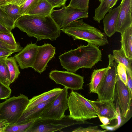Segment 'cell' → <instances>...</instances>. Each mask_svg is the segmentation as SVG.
I'll list each match as a JSON object with an SVG mask.
<instances>
[{"instance_id":"cell-19","label":"cell","mask_w":132,"mask_h":132,"mask_svg":"<svg viewBox=\"0 0 132 132\" xmlns=\"http://www.w3.org/2000/svg\"><path fill=\"white\" fill-rule=\"evenodd\" d=\"M121 34V47L128 58L132 59V25Z\"/></svg>"},{"instance_id":"cell-34","label":"cell","mask_w":132,"mask_h":132,"mask_svg":"<svg viewBox=\"0 0 132 132\" xmlns=\"http://www.w3.org/2000/svg\"><path fill=\"white\" fill-rule=\"evenodd\" d=\"M106 130H101L98 128V126H89L86 128L79 127L72 131L73 132H104Z\"/></svg>"},{"instance_id":"cell-23","label":"cell","mask_w":132,"mask_h":132,"mask_svg":"<svg viewBox=\"0 0 132 132\" xmlns=\"http://www.w3.org/2000/svg\"><path fill=\"white\" fill-rule=\"evenodd\" d=\"M113 53L114 61L117 64L122 63L126 69L132 71V59L127 57L122 48L113 50Z\"/></svg>"},{"instance_id":"cell-17","label":"cell","mask_w":132,"mask_h":132,"mask_svg":"<svg viewBox=\"0 0 132 132\" xmlns=\"http://www.w3.org/2000/svg\"><path fill=\"white\" fill-rule=\"evenodd\" d=\"M120 7V4L117 7L111 9L103 19L104 33L109 37H111L116 32V26Z\"/></svg>"},{"instance_id":"cell-30","label":"cell","mask_w":132,"mask_h":132,"mask_svg":"<svg viewBox=\"0 0 132 132\" xmlns=\"http://www.w3.org/2000/svg\"><path fill=\"white\" fill-rule=\"evenodd\" d=\"M89 0H70L68 6L88 11Z\"/></svg>"},{"instance_id":"cell-21","label":"cell","mask_w":132,"mask_h":132,"mask_svg":"<svg viewBox=\"0 0 132 132\" xmlns=\"http://www.w3.org/2000/svg\"><path fill=\"white\" fill-rule=\"evenodd\" d=\"M108 67L94 70L92 72L90 82L89 84L90 93H96L98 85L105 76Z\"/></svg>"},{"instance_id":"cell-6","label":"cell","mask_w":132,"mask_h":132,"mask_svg":"<svg viewBox=\"0 0 132 132\" xmlns=\"http://www.w3.org/2000/svg\"><path fill=\"white\" fill-rule=\"evenodd\" d=\"M108 69L105 76L98 85L96 93L98 101H114V90L117 75V64L112 55H108Z\"/></svg>"},{"instance_id":"cell-38","label":"cell","mask_w":132,"mask_h":132,"mask_svg":"<svg viewBox=\"0 0 132 132\" xmlns=\"http://www.w3.org/2000/svg\"><path fill=\"white\" fill-rule=\"evenodd\" d=\"M13 53V52L0 48V60L6 58Z\"/></svg>"},{"instance_id":"cell-3","label":"cell","mask_w":132,"mask_h":132,"mask_svg":"<svg viewBox=\"0 0 132 132\" xmlns=\"http://www.w3.org/2000/svg\"><path fill=\"white\" fill-rule=\"evenodd\" d=\"M61 30L74 40L80 39L96 46L109 44L106 35L97 28L85 22L82 19L71 23Z\"/></svg>"},{"instance_id":"cell-42","label":"cell","mask_w":132,"mask_h":132,"mask_svg":"<svg viewBox=\"0 0 132 132\" xmlns=\"http://www.w3.org/2000/svg\"><path fill=\"white\" fill-rule=\"evenodd\" d=\"M99 126L103 129H105L107 131H113L116 129L115 125L108 126L107 125H104L103 124L100 125Z\"/></svg>"},{"instance_id":"cell-44","label":"cell","mask_w":132,"mask_h":132,"mask_svg":"<svg viewBox=\"0 0 132 132\" xmlns=\"http://www.w3.org/2000/svg\"><path fill=\"white\" fill-rule=\"evenodd\" d=\"M13 0H0V7L10 4Z\"/></svg>"},{"instance_id":"cell-43","label":"cell","mask_w":132,"mask_h":132,"mask_svg":"<svg viewBox=\"0 0 132 132\" xmlns=\"http://www.w3.org/2000/svg\"><path fill=\"white\" fill-rule=\"evenodd\" d=\"M27 0H13L10 3L14 4H16L20 6L24 3Z\"/></svg>"},{"instance_id":"cell-22","label":"cell","mask_w":132,"mask_h":132,"mask_svg":"<svg viewBox=\"0 0 132 132\" xmlns=\"http://www.w3.org/2000/svg\"><path fill=\"white\" fill-rule=\"evenodd\" d=\"M53 9L46 0H40L36 7L27 14L48 16L51 14Z\"/></svg>"},{"instance_id":"cell-8","label":"cell","mask_w":132,"mask_h":132,"mask_svg":"<svg viewBox=\"0 0 132 132\" xmlns=\"http://www.w3.org/2000/svg\"><path fill=\"white\" fill-rule=\"evenodd\" d=\"M87 11L64 6L59 10H53L51 15L61 29L64 28L72 22L82 18L88 17Z\"/></svg>"},{"instance_id":"cell-16","label":"cell","mask_w":132,"mask_h":132,"mask_svg":"<svg viewBox=\"0 0 132 132\" xmlns=\"http://www.w3.org/2000/svg\"><path fill=\"white\" fill-rule=\"evenodd\" d=\"M58 95L38 104L32 109L23 112L15 124H25L39 118L42 113L51 104Z\"/></svg>"},{"instance_id":"cell-9","label":"cell","mask_w":132,"mask_h":132,"mask_svg":"<svg viewBox=\"0 0 132 132\" xmlns=\"http://www.w3.org/2000/svg\"><path fill=\"white\" fill-rule=\"evenodd\" d=\"M68 89L64 87L51 104L42 113L39 118L43 119H61L64 117L68 108Z\"/></svg>"},{"instance_id":"cell-36","label":"cell","mask_w":132,"mask_h":132,"mask_svg":"<svg viewBox=\"0 0 132 132\" xmlns=\"http://www.w3.org/2000/svg\"><path fill=\"white\" fill-rule=\"evenodd\" d=\"M126 70L127 77V85L130 94L132 96V71H130L126 69Z\"/></svg>"},{"instance_id":"cell-29","label":"cell","mask_w":132,"mask_h":132,"mask_svg":"<svg viewBox=\"0 0 132 132\" xmlns=\"http://www.w3.org/2000/svg\"><path fill=\"white\" fill-rule=\"evenodd\" d=\"M0 23L11 30L15 27V22L0 7Z\"/></svg>"},{"instance_id":"cell-7","label":"cell","mask_w":132,"mask_h":132,"mask_svg":"<svg viewBox=\"0 0 132 132\" xmlns=\"http://www.w3.org/2000/svg\"><path fill=\"white\" fill-rule=\"evenodd\" d=\"M84 121L73 120L69 116L60 119H43L39 118L34 120L26 132H52L75 125L84 123Z\"/></svg>"},{"instance_id":"cell-26","label":"cell","mask_w":132,"mask_h":132,"mask_svg":"<svg viewBox=\"0 0 132 132\" xmlns=\"http://www.w3.org/2000/svg\"><path fill=\"white\" fill-rule=\"evenodd\" d=\"M0 81L8 87L11 84L10 74L5 59L0 60Z\"/></svg>"},{"instance_id":"cell-1","label":"cell","mask_w":132,"mask_h":132,"mask_svg":"<svg viewBox=\"0 0 132 132\" xmlns=\"http://www.w3.org/2000/svg\"><path fill=\"white\" fill-rule=\"evenodd\" d=\"M15 26L29 37L36 38L37 41L47 39L55 40L60 36L61 29L51 15H23L15 22Z\"/></svg>"},{"instance_id":"cell-2","label":"cell","mask_w":132,"mask_h":132,"mask_svg":"<svg viewBox=\"0 0 132 132\" xmlns=\"http://www.w3.org/2000/svg\"><path fill=\"white\" fill-rule=\"evenodd\" d=\"M102 55L97 46L88 43L64 53L59 57L63 68L75 73L81 68H92L101 61Z\"/></svg>"},{"instance_id":"cell-27","label":"cell","mask_w":132,"mask_h":132,"mask_svg":"<svg viewBox=\"0 0 132 132\" xmlns=\"http://www.w3.org/2000/svg\"><path fill=\"white\" fill-rule=\"evenodd\" d=\"M34 120L23 124H15L8 126L4 132H26L30 127Z\"/></svg>"},{"instance_id":"cell-45","label":"cell","mask_w":132,"mask_h":132,"mask_svg":"<svg viewBox=\"0 0 132 132\" xmlns=\"http://www.w3.org/2000/svg\"><path fill=\"white\" fill-rule=\"evenodd\" d=\"M100 2L101 1V0H98Z\"/></svg>"},{"instance_id":"cell-10","label":"cell","mask_w":132,"mask_h":132,"mask_svg":"<svg viewBox=\"0 0 132 132\" xmlns=\"http://www.w3.org/2000/svg\"><path fill=\"white\" fill-rule=\"evenodd\" d=\"M49 78L56 84L72 90L82 89L84 83L83 77L68 71L52 70L49 73Z\"/></svg>"},{"instance_id":"cell-28","label":"cell","mask_w":132,"mask_h":132,"mask_svg":"<svg viewBox=\"0 0 132 132\" xmlns=\"http://www.w3.org/2000/svg\"><path fill=\"white\" fill-rule=\"evenodd\" d=\"M40 0H27L19 6L20 12L21 15L27 14L34 9L37 6Z\"/></svg>"},{"instance_id":"cell-18","label":"cell","mask_w":132,"mask_h":132,"mask_svg":"<svg viewBox=\"0 0 132 132\" xmlns=\"http://www.w3.org/2000/svg\"><path fill=\"white\" fill-rule=\"evenodd\" d=\"M62 89L59 88H54L40 95L34 96L29 100V103L23 112H27L32 109L38 104L45 102L58 95Z\"/></svg>"},{"instance_id":"cell-32","label":"cell","mask_w":132,"mask_h":132,"mask_svg":"<svg viewBox=\"0 0 132 132\" xmlns=\"http://www.w3.org/2000/svg\"><path fill=\"white\" fill-rule=\"evenodd\" d=\"M117 71L118 76L121 80L127 85V77L125 65L122 63H119L117 66Z\"/></svg>"},{"instance_id":"cell-13","label":"cell","mask_w":132,"mask_h":132,"mask_svg":"<svg viewBox=\"0 0 132 132\" xmlns=\"http://www.w3.org/2000/svg\"><path fill=\"white\" fill-rule=\"evenodd\" d=\"M38 46L31 43L14 56L20 68L22 69L32 68L35 61Z\"/></svg>"},{"instance_id":"cell-15","label":"cell","mask_w":132,"mask_h":132,"mask_svg":"<svg viewBox=\"0 0 132 132\" xmlns=\"http://www.w3.org/2000/svg\"><path fill=\"white\" fill-rule=\"evenodd\" d=\"M96 110L97 116L108 118L110 121L117 119V113L113 102L109 101H94L89 100Z\"/></svg>"},{"instance_id":"cell-40","label":"cell","mask_w":132,"mask_h":132,"mask_svg":"<svg viewBox=\"0 0 132 132\" xmlns=\"http://www.w3.org/2000/svg\"><path fill=\"white\" fill-rule=\"evenodd\" d=\"M5 32L10 34H13L11 30L0 23V33Z\"/></svg>"},{"instance_id":"cell-24","label":"cell","mask_w":132,"mask_h":132,"mask_svg":"<svg viewBox=\"0 0 132 132\" xmlns=\"http://www.w3.org/2000/svg\"><path fill=\"white\" fill-rule=\"evenodd\" d=\"M5 61L10 73V83L11 84L18 78L20 73L19 65L14 56L7 57L5 59Z\"/></svg>"},{"instance_id":"cell-37","label":"cell","mask_w":132,"mask_h":132,"mask_svg":"<svg viewBox=\"0 0 132 132\" xmlns=\"http://www.w3.org/2000/svg\"><path fill=\"white\" fill-rule=\"evenodd\" d=\"M53 7H60L65 5L67 0H46Z\"/></svg>"},{"instance_id":"cell-12","label":"cell","mask_w":132,"mask_h":132,"mask_svg":"<svg viewBox=\"0 0 132 132\" xmlns=\"http://www.w3.org/2000/svg\"><path fill=\"white\" fill-rule=\"evenodd\" d=\"M55 48L51 44H44L38 46L35 61L32 68L34 70L41 74L44 71L49 62L54 57Z\"/></svg>"},{"instance_id":"cell-25","label":"cell","mask_w":132,"mask_h":132,"mask_svg":"<svg viewBox=\"0 0 132 132\" xmlns=\"http://www.w3.org/2000/svg\"><path fill=\"white\" fill-rule=\"evenodd\" d=\"M15 22L21 16L19 6L10 3L0 7Z\"/></svg>"},{"instance_id":"cell-33","label":"cell","mask_w":132,"mask_h":132,"mask_svg":"<svg viewBox=\"0 0 132 132\" xmlns=\"http://www.w3.org/2000/svg\"><path fill=\"white\" fill-rule=\"evenodd\" d=\"M12 90L0 81V100L6 99L9 98Z\"/></svg>"},{"instance_id":"cell-4","label":"cell","mask_w":132,"mask_h":132,"mask_svg":"<svg viewBox=\"0 0 132 132\" xmlns=\"http://www.w3.org/2000/svg\"><path fill=\"white\" fill-rule=\"evenodd\" d=\"M69 117L78 121H84L97 117L96 111L89 100L77 92L72 91L68 99Z\"/></svg>"},{"instance_id":"cell-41","label":"cell","mask_w":132,"mask_h":132,"mask_svg":"<svg viewBox=\"0 0 132 132\" xmlns=\"http://www.w3.org/2000/svg\"><path fill=\"white\" fill-rule=\"evenodd\" d=\"M100 121L104 125H107L110 123V120L108 118L102 116H98Z\"/></svg>"},{"instance_id":"cell-14","label":"cell","mask_w":132,"mask_h":132,"mask_svg":"<svg viewBox=\"0 0 132 132\" xmlns=\"http://www.w3.org/2000/svg\"><path fill=\"white\" fill-rule=\"evenodd\" d=\"M116 32L122 33L132 25V0H122Z\"/></svg>"},{"instance_id":"cell-11","label":"cell","mask_w":132,"mask_h":132,"mask_svg":"<svg viewBox=\"0 0 132 132\" xmlns=\"http://www.w3.org/2000/svg\"><path fill=\"white\" fill-rule=\"evenodd\" d=\"M114 101L118 106L122 116L127 117L131 105L132 96L130 95L127 85L120 80L118 74L114 90Z\"/></svg>"},{"instance_id":"cell-5","label":"cell","mask_w":132,"mask_h":132,"mask_svg":"<svg viewBox=\"0 0 132 132\" xmlns=\"http://www.w3.org/2000/svg\"><path fill=\"white\" fill-rule=\"evenodd\" d=\"M27 97L21 94L0 103V120L7 121L10 125L15 124L26 109L29 102Z\"/></svg>"},{"instance_id":"cell-31","label":"cell","mask_w":132,"mask_h":132,"mask_svg":"<svg viewBox=\"0 0 132 132\" xmlns=\"http://www.w3.org/2000/svg\"><path fill=\"white\" fill-rule=\"evenodd\" d=\"M0 40L4 43L9 45L19 46L20 44L17 43L13 34L5 32L0 33Z\"/></svg>"},{"instance_id":"cell-20","label":"cell","mask_w":132,"mask_h":132,"mask_svg":"<svg viewBox=\"0 0 132 132\" xmlns=\"http://www.w3.org/2000/svg\"><path fill=\"white\" fill-rule=\"evenodd\" d=\"M118 0H101L99 6L95 9L94 20L100 23L106 14L116 4Z\"/></svg>"},{"instance_id":"cell-39","label":"cell","mask_w":132,"mask_h":132,"mask_svg":"<svg viewBox=\"0 0 132 132\" xmlns=\"http://www.w3.org/2000/svg\"><path fill=\"white\" fill-rule=\"evenodd\" d=\"M9 125V123L6 121L0 120V132H4L6 128Z\"/></svg>"},{"instance_id":"cell-35","label":"cell","mask_w":132,"mask_h":132,"mask_svg":"<svg viewBox=\"0 0 132 132\" xmlns=\"http://www.w3.org/2000/svg\"><path fill=\"white\" fill-rule=\"evenodd\" d=\"M0 48L4 49L14 53L19 52L23 48L21 45L13 46L8 45L0 40Z\"/></svg>"}]
</instances>
